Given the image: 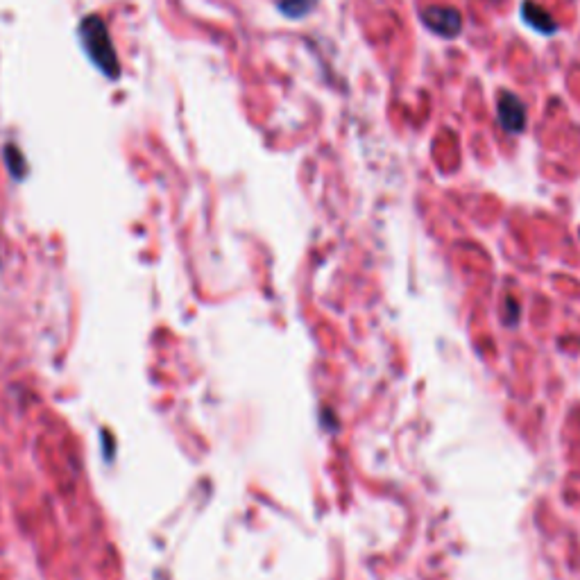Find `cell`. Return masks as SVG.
Instances as JSON below:
<instances>
[{
    "label": "cell",
    "mask_w": 580,
    "mask_h": 580,
    "mask_svg": "<svg viewBox=\"0 0 580 580\" xmlns=\"http://www.w3.org/2000/svg\"><path fill=\"white\" fill-rule=\"evenodd\" d=\"M78 39L89 57V62L105 75L107 80L121 78V59H118L112 34H109L107 23L98 14H87L78 25Z\"/></svg>",
    "instance_id": "6da1fadb"
},
{
    "label": "cell",
    "mask_w": 580,
    "mask_h": 580,
    "mask_svg": "<svg viewBox=\"0 0 580 580\" xmlns=\"http://www.w3.org/2000/svg\"><path fill=\"white\" fill-rule=\"evenodd\" d=\"M422 21L431 32L454 39L463 30V14L449 5H431L422 12Z\"/></svg>",
    "instance_id": "7a4b0ae2"
},
{
    "label": "cell",
    "mask_w": 580,
    "mask_h": 580,
    "mask_svg": "<svg viewBox=\"0 0 580 580\" xmlns=\"http://www.w3.org/2000/svg\"><path fill=\"white\" fill-rule=\"evenodd\" d=\"M497 118L506 132L510 134L524 132L528 116H526V105L522 102V98H517L515 93H510V91H501L497 96Z\"/></svg>",
    "instance_id": "3957f363"
},
{
    "label": "cell",
    "mask_w": 580,
    "mask_h": 580,
    "mask_svg": "<svg viewBox=\"0 0 580 580\" xmlns=\"http://www.w3.org/2000/svg\"><path fill=\"white\" fill-rule=\"evenodd\" d=\"M522 19L542 34H556L558 23L553 21V16L544 10V7L535 5L533 0H524L522 3Z\"/></svg>",
    "instance_id": "277c9868"
},
{
    "label": "cell",
    "mask_w": 580,
    "mask_h": 580,
    "mask_svg": "<svg viewBox=\"0 0 580 580\" xmlns=\"http://www.w3.org/2000/svg\"><path fill=\"white\" fill-rule=\"evenodd\" d=\"M3 159H5V164H7V170H10V175L14 179H25L30 173V166H28V159H25L23 155V150L19 148V145H14V143H7L5 148H3Z\"/></svg>",
    "instance_id": "5b68a950"
},
{
    "label": "cell",
    "mask_w": 580,
    "mask_h": 580,
    "mask_svg": "<svg viewBox=\"0 0 580 580\" xmlns=\"http://www.w3.org/2000/svg\"><path fill=\"white\" fill-rule=\"evenodd\" d=\"M318 0H279V12L288 16V19H304L309 16Z\"/></svg>",
    "instance_id": "8992f818"
}]
</instances>
